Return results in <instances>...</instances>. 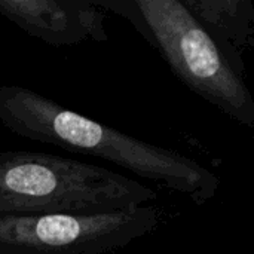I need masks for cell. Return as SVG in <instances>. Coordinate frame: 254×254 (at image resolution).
<instances>
[{
    "instance_id": "6da1fadb",
    "label": "cell",
    "mask_w": 254,
    "mask_h": 254,
    "mask_svg": "<svg viewBox=\"0 0 254 254\" xmlns=\"http://www.w3.org/2000/svg\"><path fill=\"white\" fill-rule=\"evenodd\" d=\"M0 124L22 138L106 159L198 205L210 202L220 188V177L199 162L134 138L24 86H0Z\"/></svg>"
},
{
    "instance_id": "277c9868",
    "label": "cell",
    "mask_w": 254,
    "mask_h": 254,
    "mask_svg": "<svg viewBox=\"0 0 254 254\" xmlns=\"http://www.w3.org/2000/svg\"><path fill=\"white\" fill-rule=\"evenodd\" d=\"M159 222L153 205L0 214V254H107L150 234Z\"/></svg>"
},
{
    "instance_id": "5b68a950",
    "label": "cell",
    "mask_w": 254,
    "mask_h": 254,
    "mask_svg": "<svg viewBox=\"0 0 254 254\" xmlns=\"http://www.w3.org/2000/svg\"><path fill=\"white\" fill-rule=\"evenodd\" d=\"M0 15L52 46L106 42V12L92 0H0Z\"/></svg>"
},
{
    "instance_id": "7a4b0ae2",
    "label": "cell",
    "mask_w": 254,
    "mask_h": 254,
    "mask_svg": "<svg viewBox=\"0 0 254 254\" xmlns=\"http://www.w3.org/2000/svg\"><path fill=\"white\" fill-rule=\"evenodd\" d=\"M127 19L196 95L254 128V100L225 48L182 0H92Z\"/></svg>"
},
{
    "instance_id": "3957f363",
    "label": "cell",
    "mask_w": 254,
    "mask_h": 254,
    "mask_svg": "<svg viewBox=\"0 0 254 254\" xmlns=\"http://www.w3.org/2000/svg\"><path fill=\"white\" fill-rule=\"evenodd\" d=\"M156 192L138 180L71 158L0 152V214L107 211L152 205Z\"/></svg>"
},
{
    "instance_id": "8992f818",
    "label": "cell",
    "mask_w": 254,
    "mask_h": 254,
    "mask_svg": "<svg viewBox=\"0 0 254 254\" xmlns=\"http://www.w3.org/2000/svg\"><path fill=\"white\" fill-rule=\"evenodd\" d=\"M225 48L234 64L246 71L243 54L254 43L252 0H182Z\"/></svg>"
}]
</instances>
